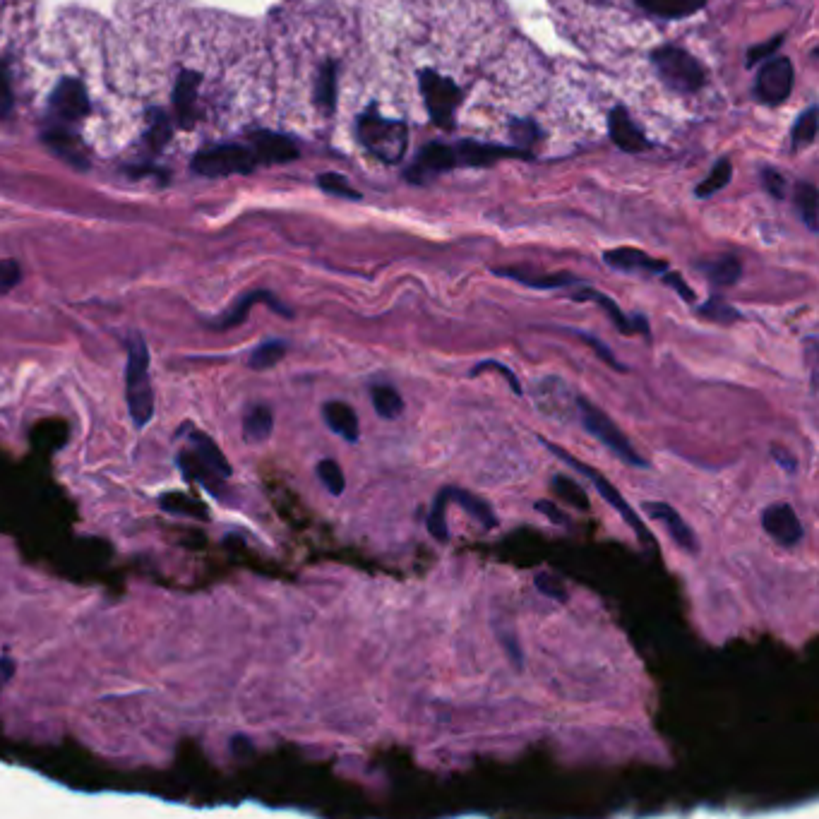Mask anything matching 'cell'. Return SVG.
<instances>
[{
    "label": "cell",
    "instance_id": "1",
    "mask_svg": "<svg viewBox=\"0 0 819 819\" xmlns=\"http://www.w3.org/2000/svg\"><path fill=\"white\" fill-rule=\"evenodd\" d=\"M125 399L137 430L147 428L154 416V387L149 380V349L140 334L128 342V366H125Z\"/></svg>",
    "mask_w": 819,
    "mask_h": 819
},
{
    "label": "cell",
    "instance_id": "2",
    "mask_svg": "<svg viewBox=\"0 0 819 819\" xmlns=\"http://www.w3.org/2000/svg\"><path fill=\"white\" fill-rule=\"evenodd\" d=\"M358 142L368 149L373 157H378L385 164H397L402 161L409 147V133L402 121L380 116L375 109H368L363 116H358L356 123Z\"/></svg>",
    "mask_w": 819,
    "mask_h": 819
},
{
    "label": "cell",
    "instance_id": "3",
    "mask_svg": "<svg viewBox=\"0 0 819 819\" xmlns=\"http://www.w3.org/2000/svg\"><path fill=\"white\" fill-rule=\"evenodd\" d=\"M577 418L582 421V426L591 438H596L603 447H608L620 462H625L627 466H635V469H649L647 459L639 454L635 447L630 445L627 435L615 426V421L606 411H601L599 406L591 404L589 399L577 397Z\"/></svg>",
    "mask_w": 819,
    "mask_h": 819
},
{
    "label": "cell",
    "instance_id": "4",
    "mask_svg": "<svg viewBox=\"0 0 819 819\" xmlns=\"http://www.w3.org/2000/svg\"><path fill=\"white\" fill-rule=\"evenodd\" d=\"M654 68L663 85L678 94H695L707 85V70L697 61L692 53H687L678 46H661L651 56Z\"/></svg>",
    "mask_w": 819,
    "mask_h": 819
},
{
    "label": "cell",
    "instance_id": "5",
    "mask_svg": "<svg viewBox=\"0 0 819 819\" xmlns=\"http://www.w3.org/2000/svg\"><path fill=\"white\" fill-rule=\"evenodd\" d=\"M541 442H543V445H546V450H548V452H553L555 457L560 459V462L570 466V469H575L577 474H584V476L589 478L591 483H594V488L599 490V495H601V498L606 500L608 505H613L615 510H618V514H620V517H623V522H625V524H630V526H632V531H635L639 541H642V546H654V536L649 534V531H647V526H644L642 519H639V514H637L635 510H632V505H630V502H627V500L623 498V495H620V490L615 488L613 483L608 481L606 476H601L599 471L594 469V466H589V464L579 462V459L572 457L570 452H565L563 447L553 445V442H548V440H541Z\"/></svg>",
    "mask_w": 819,
    "mask_h": 819
},
{
    "label": "cell",
    "instance_id": "6",
    "mask_svg": "<svg viewBox=\"0 0 819 819\" xmlns=\"http://www.w3.org/2000/svg\"><path fill=\"white\" fill-rule=\"evenodd\" d=\"M421 92L430 113V121L442 130H452L454 111H457L459 101H462V89L454 85L452 80H447V77L435 73V70H423Z\"/></svg>",
    "mask_w": 819,
    "mask_h": 819
},
{
    "label": "cell",
    "instance_id": "7",
    "mask_svg": "<svg viewBox=\"0 0 819 819\" xmlns=\"http://www.w3.org/2000/svg\"><path fill=\"white\" fill-rule=\"evenodd\" d=\"M255 166L257 161L253 157V152L241 145L209 147L205 152L197 154L193 161V171L209 178L233 176V173H250Z\"/></svg>",
    "mask_w": 819,
    "mask_h": 819
},
{
    "label": "cell",
    "instance_id": "8",
    "mask_svg": "<svg viewBox=\"0 0 819 819\" xmlns=\"http://www.w3.org/2000/svg\"><path fill=\"white\" fill-rule=\"evenodd\" d=\"M793 89V65L788 58L771 56L759 68L755 80V99L764 106H779L791 97Z\"/></svg>",
    "mask_w": 819,
    "mask_h": 819
},
{
    "label": "cell",
    "instance_id": "9",
    "mask_svg": "<svg viewBox=\"0 0 819 819\" xmlns=\"http://www.w3.org/2000/svg\"><path fill=\"white\" fill-rule=\"evenodd\" d=\"M570 397V390H567V385L558 375H546L534 387L536 406L548 418H555V421H567V418L577 416V399Z\"/></svg>",
    "mask_w": 819,
    "mask_h": 819
},
{
    "label": "cell",
    "instance_id": "10",
    "mask_svg": "<svg viewBox=\"0 0 819 819\" xmlns=\"http://www.w3.org/2000/svg\"><path fill=\"white\" fill-rule=\"evenodd\" d=\"M762 526L764 531H767V534L783 548L798 546L805 536L803 522H800L798 512H795L791 505H786V502L769 505L767 510L762 512Z\"/></svg>",
    "mask_w": 819,
    "mask_h": 819
},
{
    "label": "cell",
    "instance_id": "11",
    "mask_svg": "<svg viewBox=\"0 0 819 819\" xmlns=\"http://www.w3.org/2000/svg\"><path fill=\"white\" fill-rule=\"evenodd\" d=\"M454 152V164L457 166H490L495 161L502 159H526L529 152L526 149L517 147H505V145H488V142H474V140H462L457 145H452Z\"/></svg>",
    "mask_w": 819,
    "mask_h": 819
},
{
    "label": "cell",
    "instance_id": "12",
    "mask_svg": "<svg viewBox=\"0 0 819 819\" xmlns=\"http://www.w3.org/2000/svg\"><path fill=\"white\" fill-rule=\"evenodd\" d=\"M642 510L647 512L651 519H656V522H661L663 526H666L668 534H671L673 541L678 543L685 553H697L699 541H697L695 531H692V526L687 524L678 512H675V507L668 505V502H644Z\"/></svg>",
    "mask_w": 819,
    "mask_h": 819
},
{
    "label": "cell",
    "instance_id": "13",
    "mask_svg": "<svg viewBox=\"0 0 819 819\" xmlns=\"http://www.w3.org/2000/svg\"><path fill=\"white\" fill-rule=\"evenodd\" d=\"M454 152L452 145H442V142H430L418 152L416 164L406 171V178L414 183H423L428 178L438 176L442 171L454 169Z\"/></svg>",
    "mask_w": 819,
    "mask_h": 819
},
{
    "label": "cell",
    "instance_id": "14",
    "mask_svg": "<svg viewBox=\"0 0 819 819\" xmlns=\"http://www.w3.org/2000/svg\"><path fill=\"white\" fill-rule=\"evenodd\" d=\"M608 130H611L615 145L623 149V152L639 154L649 149V140L644 137L642 128L632 121L630 111L623 109V106H615L611 111V116H608Z\"/></svg>",
    "mask_w": 819,
    "mask_h": 819
},
{
    "label": "cell",
    "instance_id": "15",
    "mask_svg": "<svg viewBox=\"0 0 819 819\" xmlns=\"http://www.w3.org/2000/svg\"><path fill=\"white\" fill-rule=\"evenodd\" d=\"M250 152H253L255 161H262V164H286V161H294L298 157V147L291 137L269 133V130L253 135V149Z\"/></svg>",
    "mask_w": 819,
    "mask_h": 819
},
{
    "label": "cell",
    "instance_id": "16",
    "mask_svg": "<svg viewBox=\"0 0 819 819\" xmlns=\"http://www.w3.org/2000/svg\"><path fill=\"white\" fill-rule=\"evenodd\" d=\"M51 109L61 118H68V121L85 118L89 113V97L85 85L77 80H63L56 87V92H53Z\"/></svg>",
    "mask_w": 819,
    "mask_h": 819
},
{
    "label": "cell",
    "instance_id": "17",
    "mask_svg": "<svg viewBox=\"0 0 819 819\" xmlns=\"http://www.w3.org/2000/svg\"><path fill=\"white\" fill-rule=\"evenodd\" d=\"M572 298H575V301H594L596 306H601L603 308V313L608 315V318H611V322L615 327H618V332H623V334H635V332H642V334H647L649 337V322L642 318V315H637V318H627V315L623 313V310L618 308V303L613 301V298H608V296H603L601 291H596V289H579V291H575V294H572Z\"/></svg>",
    "mask_w": 819,
    "mask_h": 819
},
{
    "label": "cell",
    "instance_id": "18",
    "mask_svg": "<svg viewBox=\"0 0 819 819\" xmlns=\"http://www.w3.org/2000/svg\"><path fill=\"white\" fill-rule=\"evenodd\" d=\"M608 267L620 269V272H647V274H663L668 272V262L654 260L647 253L637 248H613L606 250L603 255Z\"/></svg>",
    "mask_w": 819,
    "mask_h": 819
},
{
    "label": "cell",
    "instance_id": "19",
    "mask_svg": "<svg viewBox=\"0 0 819 819\" xmlns=\"http://www.w3.org/2000/svg\"><path fill=\"white\" fill-rule=\"evenodd\" d=\"M255 303H267V306L272 308L274 313L284 315V318H291V315H294L289 308L284 306V303H279L277 298L269 294V291H250V294H245L241 301H238L236 306H233L229 313L224 315V318H219L217 322H214L212 327H217V330H231V327L243 325L245 318H248L250 308H253Z\"/></svg>",
    "mask_w": 819,
    "mask_h": 819
},
{
    "label": "cell",
    "instance_id": "20",
    "mask_svg": "<svg viewBox=\"0 0 819 819\" xmlns=\"http://www.w3.org/2000/svg\"><path fill=\"white\" fill-rule=\"evenodd\" d=\"M322 418H325L327 428H330L332 433H337L342 440L358 442V438H361V423H358V414L354 411V406L334 399V402H327L322 406Z\"/></svg>",
    "mask_w": 819,
    "mask_h": 819
},
{
    "label": "cell",
    "instance_id": "21",
    "mask_svg": "<svg viewBox=\"0 0 819 819\" xmlns=\"http://www.w3.org/2000/svg\"><path fill=\"white\" fill-rule=\"evenodd\" d=\"M197 89H200V75L183 73L178 77L176 89H173V106H176V118L183 128H193L195 121V104Z\"/></svg>",
    "mask_w": 819,
    "mask_h": 819
},
{
    "label": "cell",
    "instance_id": "22",
    "mask_svg": "<svg viewBox=\"0 0 819 819\" xmlns=\"http://www.w3.org/2000/svg\"><path fill=\"white\" fill-rule=\"evenodd\" d=\"M178 466H181L183 476L188 478V481H195L200 483V486H205L207 490H212V495H217L221 498V493H224V481L226 478H221L219 474H214L209 466L202 462L200 457L193 450H183L178 454Z\"/></svg>",
    "mask_w": 819,
    "mask_h": 819
},
{
    "label": "cell",
    "instance_id": "23",
    "mask_svg": "<svg viewBox=\"0 0 819 819\" xmlns=\"http://www.w3.org/2000/svg\"><path fill=\"white\" fill-rule=\"evenodd\" d=\"M274 430V411L267 404H250L243 414V440L250 445L265 442Z\"/></svg>",
    "mask_w": 819,
    "mask_h": 819
},
{
    "label": "cell",
    "instance_id": "24",
    "mask_svg": "<svg viewBox=\"0 0 819 819\" xmlns=\"http://www.w3.org/2000/svg\"><path fill=\"white\" fill-rule=\"evenodd\" d=\"M188 440H190V450H193L197 457H200L202 462H205L209 469L214 471V474H219L221 478L231 476V464L226 462L224 452L219 450L217 442L209 438L207 433H202V430L195 428V430H190Z\"/></svg>",
    "mask_w": 819,
    "mask_h": 819
},
{
    "label": "cell",
    "instance_id": "25",
    "mask_svg": "<svg viewBox=\"0 0 819 819\" xmlns=\"http://www.w3.org/2000/svg\"><path fill=\"white\" fill-rule=\"evenodd\" d=\"M707 0H637L639 8L651 17H661V20H683L699 13Z\"/></svg>",
    "mask_w": 819,
    "mask_h": 819
},
{
    "label": "cell",
    "instance_id": "26",
    "mask_svg": "<svg viewBox=\"0 0 819 819\" xmlns=\"http://www.w3.org/2000/svg\"><path fill=\"white\" fill-rule=\"evenodd\" d=\"M495 274H500V277H510L514 279V282L531 286V289H560V286H570L577 282L572 274H538V272H529V269H519V267L495 269Z\"/></svg>",
    "mask_w": 819,
    "mask_h": 819
},
{
    "label": "cell",
    "instance_id": "27",
    "mask_svg": "<svg viewBox=\"0 0 819 819\" xmlns=\"http://www.w3.org/2000/svg\"><path fill=\"white\" fill-rule=\"evenodd\" d=\"M697 267L707 274V279L714 286H733L740 279V274H743V265H740L738 257L733 255H723L716 257V260L699 262Z\"/></svg>",
    "mask_w": 819,
    "mask_h": 819
},
{
    "label": "cell",
    "instance_id": "28",
    "mask_svg": "<svg viewBox=\"0 0 819 819\" xmlns=\"http://www.w3.org/2000/svg\"><path fill=\"white\" fill-rule=\"evenodd\" d=\"M450 502L462 505L464 510L471 514V517L481 522L483 529H495V526H498V517H495L493 507H490L483 498H478V495L469 493V490L450 488Z\"/></svg>",
    "mask_w": 819,
    "mask_h": 819
},
{
    "label": "cell",
    "instance_id": "29",
    "mask_svg": "<svg viewBox=\"0 0 819 819\" xmlns=\"http://www.w3.org/2000/svg\"><path fill=\"white\" fill-rule=\"evenodd\" d=\"M370 402H373L375 414L385 421H394L404 414V399L402 394L394 390L392 385H385V382H378V385L370 387Z\"/></svg>",
    "mask_w": 819,
    "mask_h": 819
},
{
    "label": "cell",
    "instance_id": "30",
    "mask_svg": "<svg viewBox=\"0 0 819 819\" xmlns=\"http://www.w3.org/2000/svg\"><path fill=\"white\" fill-rule=\"evenodd\" d=\"M315 101L325 113H332L337 106V63L327 61L320 68L318 82H315Z\"/></svg>",
    "mask_w": 819,
    "mask_h": 819
},
{
    "label": "cell",
    "instance_id": "31",
    "mask_svg": "<svg viewBox=\"0 0 819 819\" xmlns=\"http://www.w3.org/2000/svg\"><path fill=\"white\" fill-rule=\"evenodd\" d=\"M795 207L810 231L819 229V193L812 183L795 185Z\"/></svg>",
    "mask_w": 819,
    "mask_h": 819
},
{
    "label": "cell",
    "instance_id": "32",
    "mask_svg": "<svg viewBox=\"0 0 819 819\" xmlns=\"http://www.w3.org/2000/svg\"><path fill=\"white\" fill-rule=\"evenodd\" d=\"M551 486H553V493L558 495V498L570 502V507H577L579 512H589L591 510L589 493L582 486H579L575 478H570L565 474H555Z\"/></svg>",
    "mask_w": 819,
    "mask_h": 819
},
{
    "label": "cell",
    "instance_id": "33",
    "mask_svg": "<svg viewBox=\"0 0 819 819\" xmlns=\"http://www.w3.org/2000/svg\"><path fill=\"white\" fill-rule=\"evenodd\" d=\"M447 505H450V488H442L435 495L433 507L428 512V534L435 541H450V529H447Z\"/></svg>",
    "mask_w": 819,
    "mask_h": 819
},
{
    "label": "cell",
    "instance_id": "34",
    "mask_svg": "<svg viewBox=\"0 0 819 819\" xmlns=\"http://www.w3.org/2000/svg\"><path fill=\"white\" fill-rule=\"evenodd\" d=\"M286 349H289V346H286V342H282V339H269V342H262L253 351V354H250L248 366L253 370H267V368L277 366V363L286 356Z\"/></svg>",
    "mask_w": 819,
    "mask_h": 819
},
{
    "label": "cell",
    "instance_id": "35",
    "mask_svg": "<svg viewBox=\"0 0 819 819\" xmlns=\"http://www.w3.org/2000/svg\"><path fill=\"white\" fill-rule=\"evenodd\" d=\"M731 173H733L731 161L728 159L716 161V166L711 169L709 176L697 185V190H695L697 197H711L719 193V190H723L728 183H731Z\"/></svg>",
    "mask_w": 819,
    "mask_h": 819
},
{
    "label": "cell",
    "instance_id": "36",
    "mask_svg": "<svg viewBox=\"0 0 819 819\" xmlns=\"http://www.w3.org/2000/svg\"><path fill=\"white\" fill-rule=\"evenodd\" d=\"M159 505H161V510L171 512V514H185V517H200V519L207 517L205 507H202L197 500L188 498V495H183V493L164 495V498L159 500Z\"/></svg>",
    "mask_w": 819,
    "mask_h": 819
},
{
    "label": "cell",
    "instance_id": "37",
    "mask_svg": "<svg viewBox=\"0 0 819 819\" xmlns=\"http://www.w3.org/2000/svg\"><path fill=\"white\" fill-rule=\"evenodd\" d=\"M817 137V106H810L805 113H800L793 125V147L812 145Z\"/></svg>",
    "mask_w": 819,
    "mask_h": 819
},
{
    "label": "cell",
    "instance_id": "38",
    "mask_svg": "<svg viewBox=\"0 0 819 819\" xmlns=\"http://www.w3.org/2000/svg\"><path fill=\"white\" fill-rule=\"evenodd\" d=\"M315 474L322 481V486L330 490L332 495H342L346 490V478L342 466H339L334 459H322V462L315 466Z\"/></svg>",
    "mask_w": 819,
    "mask_h": 819
},
{
    "label": "cell",
    "instance_id": "39",
    "mask_svg": "<svg viewBox=\"0 0 819 819\" xmlns=\"http://www.w3.org/2000/svg\"><path fill=\"white\" fill-rule=\"evenodd\" d=\"M699 315H702L704 320L709 322H721V325H731V322H738L740 320V313L735 310L733 306H728L726 301H721V298H709L707 303H704L702 308L697 310Z\"/></svg>",
    "mask_w": 819,
    "mask_h": 819
},
{
    "label": "cell",
    "instance_id": "40",
    "mask_svg": "<svg viewBox=\"0 0 819 819\" xmlns=\"http://www.w3.org/2000/svg\"><path fill=\"white\" fill-rule=\"evenodd\" d=\"M318 185L330 195L346 197V200H361V193H356V190L346 183V178L339 176V173H322V176H318Z\"/></svg>",
    "mask_w": 819,
    "mask_h": 819
},
{
    "label": "cell",
    "instance_id": "41",
    "mask_svg": "<svg viewBox=\"0 0 819 819\" xmlns=\"http://www.w3.org/2000/svg\"><path fill=\"white\" fill-rule=\"evenodd\" d=\"M46 142H49V145L56 149L58 154H61V157H65V159H73L77 166H85V159H82V154H80V149H77V145H75V140L73 137H70L68 133H61V130H58V133H49L46 135Z\"/></svg>",
    "mask_w": 819,
    "mask_h": 819
},
{
    "label": "cell",
    "instance_id": "42",
    "mask_svg": "<svg viewBox=\"0 0 819 819\" xmlns=\"http://www.w3.org/2000/svg\"><path fill=\"white\" fill-rule=\"evenodd\" d=\"M171 137V121L164 116V113H152L149 118V130H147V140L154 149H161L169 142Z\"/></svg>",
    "mask_w": 819,
    "mask_h": 819
},
{
    "label": "cell",
    "instance_id": "43",
    "mask_svg": "<svg viewBox=\"0 0 819 819\" xmlns=\"http://www.w3.org/2000/svg\"><path fill=\"white\" fill-rule=\"evenodd\" d=\"M486 370H495V373L505 375V380H507V385H510V390H512L514 394H517V397H522L524 390H522V385H519L517 373L507 368L505 363H500V361H481V363H476V366L471 368V378H478V375L486 373Z\"/></svg>",
    "mask_w": 819,
    "mask_h": 819
},
{
    "label": "cell",
    "instance_id": "44",
    "mask_svg": "<svg viewBox=\"0 0 819 819\" xmlns=\"http://www.w3.org/2000/svg\"><path fill=\"white\" fill-rule=\"evenodd\" d=\"M577 337L582 339L584 344H589L591 349H594L596 354L601 356V361H603V363H608V366H611L613 370H618V373H627V366H623V363H620L618 358H615L613 351L608 349V346L603 344L599 337H594V334H587V332H577Z\"/></svg>",
    "mask_w": 819,
    "mask_h": 819
},
{
    "label": "cell",
    "instance_id": "45",
    "mask_svg": "<svg viewBox=\"0 0 819 819\" xmlns=\"http://www.w3.org/2000/svg\"><path fill=\"white\" fill-rule=\"evenodd\" d=\"M534 584H536L538 594L548 596V599L560 601V603L567 601V589L558 582V579L548 575V572H538V575L534 577Z\"/></svg>",
    "mask_w": 819,
    "mask_h": 819
},
{
    "label": "cell",
    "instance_id": "46",
    "mask_svg": "<svg viewBox=\"0 0 819 819\" xmlns=\"http://www.w3.org/2000/svg\"><path fill=\"white\" fill-rule=\"evenodd\" d=\"M510 133L514 137V142L522 147L531 145V142H536L538 137H541V130H538L536 123L529 121V118H517V121H512Z\"/></svg>",
    "mask_w": 819,
    "mask_h": 819
},
{
    "label": "cell",
    "instance_id": "47",
    "mask_svg": "<svg viewBox=\"0 0 819 819\" xmlns=\"http://www.w3.org/2000/svg\"><path fill=\"white\" fill-rule=\"evenodd\" d=\"M22 279V269L15 260H3L0 262V294H8L10 289H15Z\"/></svg>",
    "mask_w": 819,
    "mask_h": 819
},
{
    "label": "cell",
    "instance_id": "48",
    "mask_svg": "<svg viewBox=\"0 0 819 819\" xmlns=\"http://www.w3.org/2000/svg\"><path fill=\"white\" fill-rule=\"evenodd\" d=\"M13 109V82H10L8 63H0V116H8Z\"/></svg>",
    "mask_w": 819,
    "mask_h": 819
},
{
    "label": "cell",
    "instance_id": "49",
    "mask_svg": "<svg viewBox=\"0 0 819 819\" xmlns=\"http://www.w3.org/2000/svg\"><path fill=\"white\" fill-rule=\"evenodd\" d=\"M781 44H783V37H774L771 41H767V44H759V46H755V49H750V51H747V65L752 68V65L767 61V58L774 56L776 49H779Z\"/></svg>",
    "mask_w": 819,
    "mask_h": 819
},
{
    "label": "cell",
    "instance_id": "50",
    "mask_svg": "<svg viewBox=\"0 0 819 819\" xmlns=\"http://www.w3.org/2000/svg\"><path fill=\"white\" fill-rule=\"evenodd\" d=\"M762 183H764V188H767V193L771 197H776V200H781V197L786 195V178H783L779 171L764 169L762 171Z\"/></svg>",
    "mask_w": 819,
    "mask_h": 819
},
{
    "label": "cell",
    "instance_id": "51",
    "mask_svg": "<svg viewBox=\"0 0 819 819\" xmlns=\"http://www.w3.org/2000/svg\"><path fill=\"white\" fill-rule=\"evenodd\" d=\"M498 637H500V642L505 644V651H507V656H510V661H512V666L517 668V671H522L524 668V656H522V649H519V642L517 639H514V635L510 637V635H505V632H498Z\"/></svg>",
    "mask_w": 819,
    "mask_h": 819
},
{
    "label": "cell",
    "instance_id": "52",
    "mask_svg": "<svg viewBox=\"0 0 819 819\" xmlns=\"http://www.w3.org/2000/svg\"><path fill=\"white\" fill-rule=\"evenodd\" d=\"M536 510L541 512L543 517L551 519L553 524H570V517H567L565 512H560L558 507H555L551 500H538V502H536Z\"/></svg>",
    "mask_w": 819,
    "mask_h": 819
},
{
    "label": "cell",
    "instance_id": "53",
    "mask_svg": "<svg viewBox=\"0 0 819 819\" xmlns=\"http://www.w3.org/2000/svg\"><path fill=\"white\" fill-rule=\"evenodd\" d=\"M663 284H668V286H673L675 291H678L680 294V298H685L687 303H695V291L690 289V286H687L683 279L678 277V274H668V272H663Z\"/></svg>",
    "mask_w": 819,
    "mask_h": 819
},
{
    "label": "cell",
    "instance_id": "54",
    "mask_svg": "<svg viewBox=\"0 0 819 819\" xmlns=\"http://www.w3.org/2000/svg\"><path fill=\"white\" fill-rule=\"evenodd\" d=\"M774 459L776 464H781L783 469L788 471V474H795V469H798V462H795V457L788 450H783V447H774Z\"/></svg>",
    "mask_w": 819,
    "mask_h": 819
}]
</instances>
